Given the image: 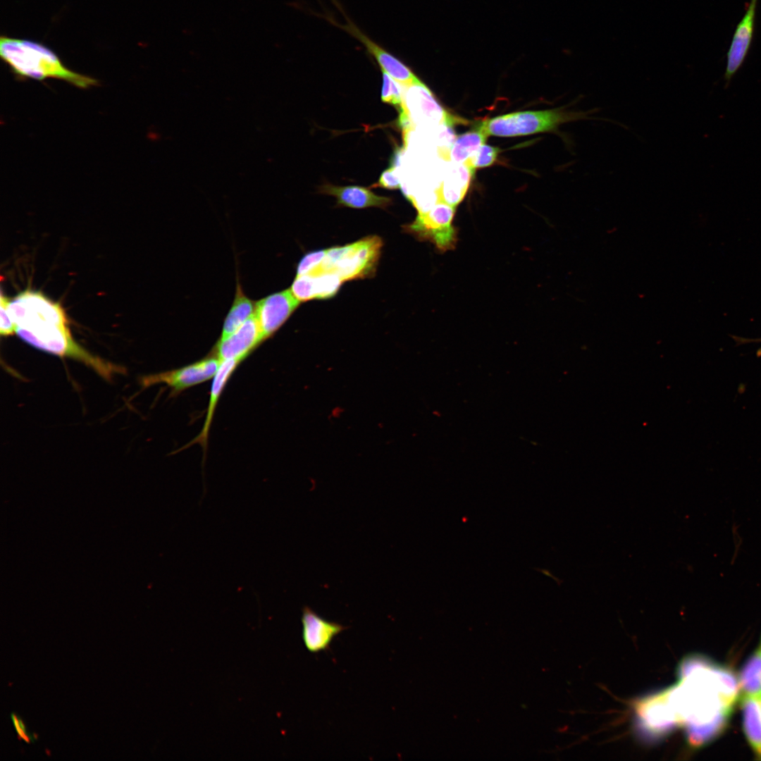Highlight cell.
Masks as SVG:
<instances>
[{"label": "cell", "mask_w": 761, "mask_h": 761, "mask_svg": "<svg viewBox=\"0 0 761 761\" xmlns=\"http://www.w3.org/2000/svg\"><path fill=\"white\" fill-rule=\"evenodd\" d=\"M264 340L254 314L230 335L219 339L214 353L221 361L237 360L241 362Z\"/></svg>", "instance_id": "7c38bea8"}, {"label": "cell", "mask_w": 761, "mask_h": 761, "mask_svg": "<svg viewBox=\"0 0 761 761\" xmlns=\"http://www.w3.org/2000/svg\"><path fill=\"white\" fill-rule=\"evenodd\" d=\"M9 300L1 295V325L0 333L1 335H9L16 332V326L8 310Z\"/></svg>", "instance_id": "d4e9b609"}, {"label": "cell", "mask_w": 761, "mask_h": 761, "mask_svg": "<svg viewBox=\"0 0 761 761\" xmlns=\"http://www.w3.org/2000/svg\"><path fill=\"white\" fill-rule=\"evenodd\" d=\"M760 703H761V700H760Z\"/></svg>", "instance_id": "f1b7e54d"}, {"label": "cell", "mask_w": 761, "mask_h": 761, "mask_svg": "<svg viewBox=\"0 0 761 761\" xmlns=\"http://www.w3.org/2000/svg\"><path fill=\"white\" fill-rule=\"evenodd\" d=\"M342 280L335 273L319 272L296 276L290 290L299 301L326 299L339 290Z\"/></svg>", "instance_id": "5bb4252c"}, {"label": "cell", "mask_w": 761, "mask_h": 761, "mask_svg": "<svg viewBox=\"0 0 761 761\" xmlns=\"http://www.w3.org/2000/svg\"><path fill=\"white\" fill-rule=\"evenodd\" d=\"M743 727L745 736L755 755L761 759V703L756 698L743 696Z\"/></svg>", "instance_id": "ac0fdd59"}, {"label": "cell", "mask_w": 761, "mask_h": 761, "mask_svg": "<svg viewBox=\"0 0 761 761\" xmlns=\"http://www.w3.org/2000/svg\"><path fill=\"white\" fill-rule=\"evenodd\" d=\"M0 55L20 79H59L82 89L99 84L96 79L68 68L51 49L35 41L2 35Z\"/></svg>", "instance_id": "3957f363"}, {"label": "cell", "mask_w": 761, "mask_h": 761, "mask_svg": "<svg viewBox=\"0 0 761 761\" xmlns=\"http://www.w3.org/2000/svg\"><path fill=\"white\" fill-rule=\"evenodd\" d=\"M488 135L479 123L473 129L456 137L450 151V161L454 163H466L487 140Z\"/></svg>", "instance_id": "d6986e66"}, {"label": "cell", "mask_w": 761, "mask_h": 761, "mask_svg": "<svg viewBox=\"0 0 761 761\" xmlns=\"http://www.w3.org/2000/svg\"><path fill=\"white\" fill-rule=\"evenodd\" d=\"M255 307L256 304L244 295L238 285L233 305L225 318L220 339L230 335L253 316Z\"/></svg>", "instance_id": "44dd1931"}, {"label": "cell", "mask_w": 761, "mask_h": 761, "mask_svg": "<svg viewBox=\"0 0 761 761\" xmlns=\"http://www.w3.org/2000/svg\"><path fill=\"white\" fill-rule=\"evenodd\" d=\"M383 85L381 91V100L384 103L392 105L398 111L400 115L404 112L402 94L400 91L399 83L392 79L388 74L382 71Z\"/></svg>", "instance_id": "7402d4cb"}, {"label": "cell", "mask_w": 761, "mask_h": 761, "mask_svg": "<svg viewBox=\"0 0 761 761\" xmlns=\"http://www.w3.org/2000/svg\"><path fill=\"white\" fill-rule=\"evenodd\" d=\"M300 303L290 289L271 294L256 303L254 316L265 340L284 324Z\"/></svg>", "instance_id": "30bf717a"}, {"label": "cell", "mask_w": 761, "mask_h": 761, "mask_svg": "<svg viewBox=\"0 0 761 761\" xmlns=\"http://www.w3.org/2000/svg\"><path fill=\"white\" fill-rule=\"evenodd\" d=\"M406 87L409 91L408 97L402 94L404 110L412 124L453 125L460 119L447 112L421 81Z\"/></svg>", "instance_id": "ba28073f"}, {"label": "cell", "mask_w": 761, "mask_h": 761, "mask_svg": "<svg viewBox=\"0 0 761 761\" xmlns=\"http://www.w3.org/2000/svg\"><path fill=\"white\" fill-rule=\"evenodd\" d=\"M8 310L15 333L30 345L79 359L104 377L118 371L116 366L92 356L74 341L62 307L42 293L27 290L9 301Z\"/></svg>", "instance_id": "7a4b0ae2"}, {"label": "cell", "mask_w": 761, "mask_h": 761, "mask_svg": "<svg viewBox=\"0 0 761 761\" xmlns=\"http://www.w3.org/2000/svg\"><path fill=\"white\" fill-rule=\"evenodd\" d=\"M500 151L501 149L499 147L484 144L464 164L472 171L475 172L476 168H484L493 165L497 160Z\"/></svg>", "instance_id": "603a6c76"}, {"label": "cell", "mask_w": 761, "mask_h": 761, "mask_svg": "<svg viewBox=\"0 0 761 761\" xmlns=\"http://www.w3.org/2000/svg\"><path fill=\"white\" fill-rule=\"evenodd\" d=\"M593 110L571 111L559 107L541 111H528L511 113L484 120L479 123L488 135L515 137L538 132H552L564 123L591 120Z\"/></svg>", "instance_id": "277c9868"}, {"label": "cell", "mask_w": 761, "mask_h": 761, "mask_svg": "<svg viewBox=\"0 0 761 761\" xmlns=\"http://www.w3.org/2000/svg\"><path fill=\"white\" fill-rule=\"evenodd\" d=\"M318 191L321 194L335 197L339 206L352 209H385L392 204V199L377 195L369 189L361 186H337L327 183L321 186Z\"/></svg>", "instance_id": "9a60e30c"}, {"label": "cell", "mask_w": 761, "mask_h": 761, "mask_svg": "<svg viewBox=\"0 0 761 761\" xmlns=\"http://www.w3.org/2000/svg\"><path fill=\"white\" fill-rule=\"evenodd\" d=\"M456 207L438 201L425 212H418L412 223L404 225V230L421 241L428 240L441 252L454 248L457 232L452 225Z\"/></svg>", "instance_id": "8992f818"}, {"label": "cell", "mask_w": 761, "mask_h": 761, "mask_svg": "<svg viewBox=\"0 0 761 761\" xmlns=\"http://www.w3.org/2000/svg\"><path fill=\"white\" fill-rule=\"evenodd\" d=\"M758 0H750L745 12L737 24L726 54V65L724 78L727 87L742 66L750 51L755 29Z\"/></svg>", "instance_id": "8fae6325"}, {"label": "cell", "mask_w": 761, "mask_h": 761, "mask_svg": "<svg viewBox=\"0 0 761 761\" xmlns=\"http://www.w3.org/2000/svg\"><path fill=\"white\" fill-rule=\"evenodd\" d=\"M301 620L304 645L312 653L327 650L334 638L345 629L342 625L321 617L309 607L303 608Z\"/></svg>", "instance_id": "4fadbf2b"}, {"label": "cell", "mask_w": 761, "mask_h": 761, "mask_svg": "<svg viewBox=\"0 0 761 761\" xmlns=\"http://www.w3.org/2000/svg\"><path fill=\"white\" fill-rule=\"evenodd\" d=\"M382 246L380 237L369 236L352 244L327 249L317 273H335L343 282L371 277L376 271Z\"/></svg>", "instance_id": "5b68a950"}, {"label": "cell", "mask_w": 761, "mask_h": 761, "mask_svg": "<svg viewBox=\"0 0 761 761\" xmlns=\"http://www.w3.org/2000/svg\"><path fill=\"white\" fill-rule=\"evenodd\" d=\"M221 363L216 356L208 357L179 369L146 376L142 378L141 383L144 388L164 383L175 394L178 393L214 378Z\"/></svg>", "instance_id": "9c48e42d"}, {"label": "cell", "mask_w": 761, "mask_h": 761, "mask_svg": "<svg viewBox=\"0 0 761 761\" xmlns=\"http://www.w3.org/2000/svg\"><path fill=\"white\" fill-rule=\"evenodd\" d=\"M738 683L743 696L761 700V648L756 650L745 662Z\"/></svg>", "instance_id": "ffe728a7"}, {"label": "cell", "mask_w": 761, "mask_h": 761, "mask_svg": "<svg viewBox=\"0 0 761 761\" xmlns=\"http://www.w3.org/2000/svg\"><path fill=\"white\" fill-rule=\"evenodd\" d=\"M396 167L390 166L385 170L380 175L378 182L373 185L388 190H397L400 188L401 185L395 171Z\"/></svg>", "instance_id": "484cf974"}, {"label": "cell", "mask_w": 761, "mask_h": 761, "mask_svg": "<svg viewBox=\"0 0 761 761\" xmlns=\"http://www.w3.org/2000/svg\"><path fill=\"white\" fill-rule=\"evenodd\" d=\"M757 354L758 355H761V347L759 349Z\"/></svg>", "instance_id": "83f0119b"}, {"label": "cell", "mask_w": 761, "mask_h": 761, "mask_svg": "<svg viewBox=\"0 0 761 761\" xmlns=\"http://www.w3.org/2000/svg\"><path fill=\"white\" fill-rule=\"evenodd\" d=\"M240 362V361L237 360H225L221 361L220 366L213 378L210 391V399L203 428L199 435L190 441L187 446L185 445L182 448V450L188 446L199 443L204 448L205 452L208 444L209 430L216 404L224 387Z\"/></svg>", "instance_id": "2e32d148"}, {"label": "cell", "mask_w": 761, "mask_h": 761, "mask_svg": "<svg viewBox=\"0 0 761 761\" xmlns=\"http://www.w3.org/2000/svg\"><path fill=\"white\" fill-rule=\"evenodd\" d=\"M474 173L464 163H452L435 190L439 199L456 207L464 198Z\"/></svg>", "instance_id": "e0dca14e"}, {"label": "cell", "mask_w": 761, "mask_h": 761, "mask_svg": "<svg viewBox=\"0 0 761 761\" xmlns=\"http://www.w3.org/2000/svg\"><path fill=\"white\" fill-rule=\"evenodd\" d=\"M680 673V686L668 693L678 703L674 715L677 713L676 720L685 724L689 742L700 746L725 728L737 696L738 681L727 669L700 656L684 660Z\"/></svg>", "instance_id": "6da1fadb"}, {"label": "cell", "mask_w": 761, "mask_h": 761, "mask_svg": "<svg viewBox=\"0 0 761 761\" xmlns=\"http://www.w3.org/2000/svg\"><path fill=\"white\" fill-rule=\"evenodd\" d=\"M11 718L13 723L18 738H21L25 742H30L31 741H34L37 738V736L35 737V734H27L25 726L23 722L17 715L12 713L11 714Z\"/></svg>", "instance_id": "4316f807"}, {"label": "cell", "mask_w": 761, "mask_h": 761, "mask_svg": "<svg viewBox=\"0 0 761 761\" xmlns=\"http://www.w3.org/2000/svg\"><path fill=\"white\" fill-rule=\"evenodd\" d=\"M333 2L343 15L345 23L341 24L337 22L332 16L328 14L323 16V18L330 23L343 30L362 44L366 51L378 62L382 71L388 74L403 87H409L421 81L407 65L365 35L348 18L341 5L337 1L333 0Z\"/></svg>", "instance_id": "52a82bcc"}, {"label": "cell", "mask_w": 761, "mask_h": 761, "mask_svg": "<svg viewBox=\"0 0 761 761\" xmlns=\"http://www.w3.org/2000/svg\"><path fill=\"white\" fill-rule=\"evenodd\" d=\"M326 253L327 249H325L313 251L305 254L298 264L296 276L317 273Z\"/></svg>", "instance_id": "cb8c5ba5"}]
</instances>
